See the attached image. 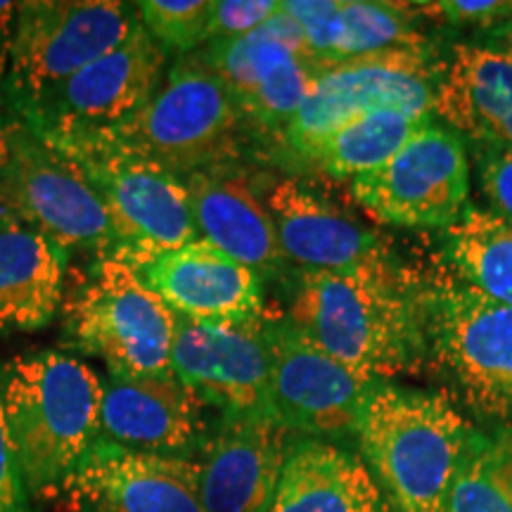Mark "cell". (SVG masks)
<instances>
[{
    "mask_svg": "<svg viewBox=\"0 0 512 512\" xmlns=\"http://www.w3.org/2000/svg\"><path fill=\"white\" fill-rule=\"evenodd\" d=\"M290 320L354 373L384 380L425 354L418 297L406 294L387 264L361 271L294 273Z\"/></svg>",
    "mask_w": 512,
    "mask_h": 512,
    "instance_id": "6da1fadb",
    "label": "cell"
},
{
    "mask_svg": "<svg viewBox=\"0 0 512 512\" xmlns=\"http://www.w3.org/2000/svg\"><path fill=\"white\" fill-rule=\"evenodd\" d=\"M472 427L446 396L373 382L358 413L363 463L396 512H446Z\"/></svg>",
    "mask_w": 512,
    "mask_h": 512,
    "instance_id": "7a4b0ae2",
    "label": "cell"
},
{
    "mask_svg": "<svg viewBox=\"0 0 512 512\" xmlns=\"http://www.w3.org/2000/svg\"><path fill=\"white\" fill-rule=\"evenodd\" d=\"M24 121L100 195L112 221L114 256L133 266L200 238L183 176L143 157L112 131Z\"/></svg>",
    "mask_w": 512,
    "mask_h": 512,
    "instance_id": "3957f363",
    "label": "cell"
},
{
    "mask_svg": "<svg viewBox=\"0 0 512 512\" xmlns=\"http://www.w3.org/2000/svg\"><path fill=\"white\" fill-rule=\"evenodd\" d=\"M0 401L31 494L60 489L100 439L102 380L74 356L48 351L19 358Z\"/></svg>",
    "mask_w": 512,
    "mask_h": 512,
    "instance_id": "277c9868",
    "label": "cell"
},
{
    "mask_svg": "<svg viewBox=\"0 0 512 512\" xmlns=\"http://www.w3.org/2000/svg\"><path fill=\"white\" fill-rule=\"evenodd\" d=\"M178 316L119 256H102L67 304L64 339L100 358L112 377L171 370Z\"/></svg>",
    "mask_w": 512,
    "mask_h": 512,
    "instance_id": "5b68a950",
    "label": "cell"
},
{
    "mask_svg": "<svg viewBox=\"0 0 512 512\" xmlns=\"http://www.w3.org/2000/svg\"><path fill=\"white\" fill-rule=\"evenodd\" d=\"M444 62L432 48H396L323 62L285 133L283 147L306 162L316 147L347 121L375 110L434 117Z\"/></svg>",
    "mask_w": 512,
    "mask_h": 512,
    "instance_id": "8992f818",
    "label": "cell"
},
{
    "mask_svg": "<svg viewBox=\"0 0 512 512\" xmlns=\"http://www.w3.org/2000/svg\"><path fill=\"white\" fill-rule=\"evenodd\" d=\"M242 114L204 53L178 57L136 117L107 128L152 162L190 176L219 169L238 152Z\"/></svg>",
    "mask_w": 512,
    "mask_h": 512,
    "instance_id": "52a82bcc",
    "label": "cell"
},
{
    "mask_svg": "<svg viewBox=\"0 0 512 512\" xmlns=\"http://www.w3.org/2000/svg\"><path fill=\"white\" fill-rule=\"evenodd\" d=\"M0 204L62 249L114 256L112 221L100 195L24 119L0 121Z\"/></svg>",
    "mask_w": 512,
    "mask_h": 512,
    "instance_id": "ba28073f",
    "label": "cell"
},
{
    "mask_svg": "<svg viewBox=\"0 0 512 512\" xmlns=\"http://www.w3.org/2000/svg\"><path fill=\"white\" fill-rule=\"evenodd\" d=\"M425 354L477 413L512 422V306L472 285L420 294Z\"/></svg>",
    "mask_w": 512,
    "mask_h": 512,
    "instance_id": "9c48e42d",
    "label": "cell"
},
{
    "mask_svg": "<svg viewBox=\"0 0 512 512\" xmlns=\"http://www.w3.org/2000/svg\"><path fill=\"white\" fill-rule=\"evenodd\" d=\"M140 22L136 3L31 0L19 3L10 41L12 88L29 107L117 48Z\"/></svg>",
    "mask_w": 512,
    "mask_h": 512,
    "instance_id": "30bf717a",
    "label": "cell"
},
{
    "mask_svg": "<svg viewBox=\"0 0 512 512\" xmlns=\"http://www.w3.org/2000/svg\"><path fill=\"white\" fill-rule=\"evenodd\" d=\"M351 195L387 226L448 230L470 209L465 140L432 119L380 169L356 176Z\"/></svg>",
    "mask_w": 512,
    "mask_h": 512,
    "instance_id": "8fae6325",
    "label": "cell"
},
{
    "mask_svg": "<svg viewBox=\"0 0 512 512\" xmlns=\"http://www.w3.org/2000/svg\"><path fill=\"white\" fill-rule=\"evenodd\" d=\"M204 57L226 83L242 119L275 138L285 133L323 64L283 3L252 34L219 38Z\"/></svg>",
    "mask_w": 512,
    "mask_h": 512,
    "instance_id": "7c38bea8",
    "label": "cell"
},
{
    "mask_svg": "<svg viewBox=\"0 0 512 512\" xmlns=\"http://www.w3.org/2000/svg\"><path fill=\"white\" fill-rule=\"evenodd\" d=\"M264 337L271 356L268 413L313 439L356 434L361 403L377 380L342 366L290 318L264 323Z\"/></svg>",
    "mask_w": 512,
    "mask_h": 512,
    "instance_id": "4fadbf2b",
    "label": "cell"
},
{
    "mask_svg": "<svg viewBox=\"0 0 512 512\" xmlns=\"http://www.w3.org/2000/svg\"><path fill=\"white\" fill-rule=\"evenodd\" d=\"M164 62V48L138 22L117 48L83 67L46 98L22 107V119L98 131L117 128L155 98Z\"/></svg>",
    "mask_w": 512,
    "mask_h": 512,
    "instance_id": "5bb4252c",
    "label": "cell"
},
{
    "mask_svg": "<svg viewBox=\"0 0 512 512\" xmlns=\"http://www.w3.org/2000/svg\"><path fill=\"white\" fill-rule=\"evenodd\" d=\"M60 489L76 512H207L200 467L98 439Z\"/></svg>",
    "mask_w": 512,
    "mask_h": 512,
    "instance_id": "9a60e30c",
    "label": "cell"
},
{
    "mask_svg": "<svg viewBox=\"0 0 512 512\" xmlns=\"http://www.w3.org/2000/svg\"><path fill=\"white\" fill-rule=\"evenodd\" d=\"M171 370L197 399L223 413H268L271 356L261 320L178 318Z\"/></svg>",
    "mask_w": 512,
    "mask_h": 512,
    "instance_id": "2e32d148",
    "label": "cell"
},
{
    "mask_svg": "<svg viewBox=\"0 0 512 512\" xmlns=\"http://www.w3.org/2000/svg\"><path fill=\"white\" fill-rule=\"evenodd\" d=\"M290 448V430L271 413H223L197 463L204 510L266 512Z\"/></svg>",
    "mask_w": 512,
    "mask_h": 512,
    "instance_id": "e0dca14e",
    "label": "cell"
},
{
    "mask_svg": "<svg viewBox=\"0 0 512 512\" xmlns=\"http://www.w3.org/2000/svg\"><path fill=\"white\" fill-rule=\"evenodd\" d=\"M133 268L183 318L209 323L261 320L264 290L259 275L207 240L152 254Z\"/></svg>",
    "mask_w": 512,
    "mask_h": 512,
    "instance_id": "ac0fdd59",
    "label": "cell"
},
{
    "mask_svg": "<svg viewBox=\"0 0 512 512\" xmlns=\"http://www.w3.org/2000/svg\"><path fill=\"white\" fill-rule=\"evenodd\" d=\"M204 403L174 375L112 377L102 382L100 437L157 456H181L207 439Z\"/></svg>",
    "mask_w": 512,
    "mask_h": 512,
    "instance_id": "d6986e66",
    "label": "cell"
},
{
    "mask_svg": "<svg viewBox=\"0 0 512 512\" xmlns=\"http://www.w3.org/2000/svg\"><path fill=\"white\" fill-rule=\"evenodd\" d=\"M285 259L313 271H361L387 264L380 240L335 204L294 178H283L268 192Z\"/></svg>",
    "mask_w": 512,
    "mask_h": 512,
    "instance_id": "ffe728a7",
    "label": "cell"
},
{
    "mask_svg": "<svg viewBox=\"0 0 512 512\" xmlns=\"http://www.w3.org/2000/svg\"><path fill=\"white\" fill-rule=\"evenodd\" d=\"M192 219L209 245L259 275L278 273L285 264L278 230L252 185L223 169H207L185 176Z\"/></svg>",
    "mask_w": 512,
    "mask_h": 512,
    "instance_id": "44dd1931",
    "label": "cell"
},
{
    "mask_svg": "<svg viewBox=\"0 0 512 512\" xmlns=\"http://www.w3.org/2000/svg\"><path fill=\"white\" fill-rule=\"evenodd\" d=\"M434 114L472 143L512 150V60L484 43H458L444 60Z\"/></svg>",
    "mask_w": 512,
    "mask_h": 512,
    "instance_id": "7402d4cb",
    "label": "cell"
},
{
    "mask_svg": "<svg viewBox=\"0 0 512 512\" xmlns=\"http://www.w3.org/2000/svg\"><path fill=\"white\" fill-rule=\"evenodd\" d=\"M283 8L302 24L320 62L396 48H422L413 5L366 0H290Z\"/></svg>",
    "mask_w": 512,
    "mask_h": 512,
    "instance_id": "603a6c76",
    "label": "cell"
},
{
    "mask_svg": "<svg viewBox=\"0 0 512 512\" xmlns=\"http://www.w3.org/2000/svg\"><path fill=\"white\" fill-rule=\"evenodd\" d=\"M266 512H382V494L356 453L304 439L287 453Z\"/></svg>",
    "mask_w": 512,
    "mask_h": 512,
    "instance_id": "cb8c5ba5",
    "label": "cell"
},
{
    "mask_svg": "<svg viewBox=\"0 0 512 512\" xmlns=\"http://www.w3.org/2000/svg\"><path fill=\"white\" fill-rule=\"evenodd\" d=\"M67 249L36 230L0 228V332L46 328L64 299Z\"/></svg>",
    "mask_w": 512,
    "mask_h": 512,
    "instance_id": "d4e9b609",
    "label": "cell"
},
{
    "mask_svg": "<svg viewBox=\"0 0 512 512\" xmlns=\"http://www.w3.org/2000/svg\"><path fill=\"white\" fill-rule=\"evenodd\" d=\"M434 117L418 119L399 110H375L347 121L332 131L311 152L304 164L316 166L323 174L335 178H356L380 169L422 126Z\"/></svg>",
    "mask_w": 512,
    "mask_h": 512,
    "instance_id": "484cf974",
    "label": "cell"
},
{
    "mask_svg": "<svg viewBox=\"0 0 512 512\" xmlns=\"http://www.w3.org/2000/svg\"><path fill=\"white\" fill-rule=\"evenodd\" d=\"M444 256L472 287L512 306V221L470 207L444 230Z\"/></svg>",
    "mask_w": 512,
    "mask_h": 512,
    "instance_id": "4316f807",
    "label": "cell"
},
{
    "mask_svg": "<svg viewBox=\"0 0 512 512\" xmlns=\"http://www.w3.org/2000/svg\"><path fill=\"white\" fill-rule=\"evenodd\" d=\"M446 512H512V422L472 430Z\"/></svg>",
    "mask_w": 512,
    "mask_h": 512,
    "instance_id": "83f0119b",
    "label": "cell"
},
{
    "mask_svg": "<svg viewBox=\"0 0 512 512\" xmlns=\"http://www.w3.org/2000/svg\"><path fill=\"white\" fill-rule=\"evenodd\" d=\"M140 24L159 46L188 55L209 41L214 0H143L136 3Z\"/></svg>",
    "mask_w": 512,
    "mask_h": 512,
    "instance_id": "f1b7e54d",
    "label": "cell"
},
{
    "mask_svg": "<svg viewBox=\"0 0 512 512\" xmlns=\"http://www.w3.org/2000/svg\"><path fill=\"white\" fill-rule=\"evenodd\" d=\"M475 159L486 200L496 214L512 221V150L501 145L475 143Z\"/></svg>",
    "mask_w": 512,
    "mask_h": 512,
    "instance_id": "f546056e",
    "label": "cell"
},
{
    "mask_svg": "<svg viewBox=\"0 0 512 512\" xmlns=\"http://www.w3.org/2000/svg\"><path fill=\"white\" fill-rule=\"evenodd\" d=\"M278 10L280 3H275V0H214L209 22V41L252 34L254 29L266 24Z\"/></svg>",
    "mask_w": 512,
    "mask_h": 512,
    "instance_id": "4dcf8cb0",
    "label": "cell"
},
{
    "mask_svg": "<svg viewBox=\"0 0 512 512\" xmlns=\"http://www.w3.org/2000/svg\"><path fill=\"white\" fill-rule=\"evenodd\" d=\"M422 12L444 17L446 22L460 24V27L475 29H496L512 19L510 0H451V3H427L418 5Z\"/></svg>",
    "mask_w": 512,
    "mask_h": 512,
    "instance_id": "1f68e13d",
    "label": "cell"
},
{
    "mask_svg": "<svg viewBox=\"0 0 512 512\" xmlns=\"http://www.w3.org/2000/svg\"><path fill=\"white\" fill-rule=\"evenodd\" d=\"M0 512H29L27 484H24L17 458L12 453L3 401H0Z\"/></svg>",
    "mask_w": 512,
    "mask_h": 512,
    "instance_id": "d6a6232c",
    "label": "cell"
},
{
    "mask_svg": "<svg viewBox=\"0 0 512 512\" xmlns=\"http://www.w3.org/2000/svg\"><path fill=\"white\" fill-rule=\"evenodd\" d=\"M484 36H486L484 46L501 50L503 55H508L512 60V19H510V22L501 24V27L484 31Z\"/></svg>",
    "mask_w": 512,
    "mask_h": 512,
    "instance_id": "836d02e7",
    "label": "cell"
},
{
    "mask_svg": "<svg viewBox=\"0 0 512 512\" xmlns=\"http://www.w3.org/2000/svg\"><path fill=\"white\" fill-rule=\"evenodd\" d=\"M5 72H8V46L0 41V86H3Z\"/></svg>",
    "mask_w": 512,
    "mask_h": 512,
    "instance_id": "e575fe53",
    "label": "cell"
}]
</instances>
